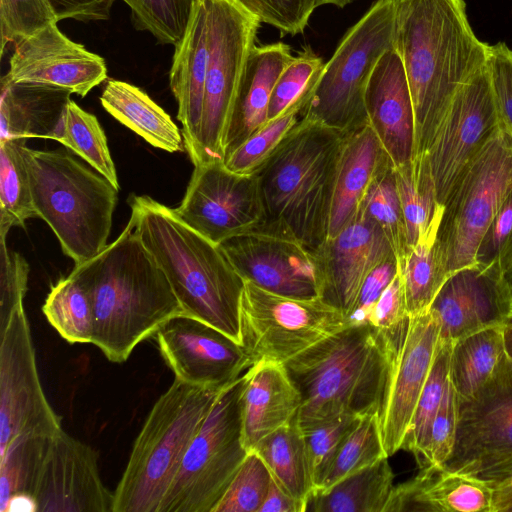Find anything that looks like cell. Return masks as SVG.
<instances>
[{"instance_id": "53", "label": "cell", "mask_w": 512, "mask_h": 512, "mask_svg": "<svg viewBox=\"0 0 512 512\" xmlns=\"http://www.w3.org/2000/svg\"><path fill=\"white\" fill-rule=\"evenodd\" d=\"M458 407L459 401L449 378L432 424L426 465L443 467L451 457L457 438Z\"/></svg>"}, {"instance_id": "2", "label": "cell", "mask_w": 512, "mask_h": 512, "mask_svg": "<svg viewBox=\"0 0 512 512\" xmlns=\"http://www.w3.org/2000/svg\"><path fill=\"white\" fill-rule=\"evenodd\" d=\"M87 290L93 308L91 344L113 363L183 314L172 287L142 243L130 219L123 232L98 255L71 271Z\"/></svg>"}, {"instance_id": "24", "label": "cell", "mask_w": 512, "mask_h": 512, "mask_svg": "<svg viewBox=\"0 0 512 512\" xmlns=\"http://www.w3.org/2000/svg\"><path fill=\"white\" fill-rule=\"evenodd\" d=\"M368 122L394 167L415 152V116L401 58L395 48L377 62L365 91Z\"/></svg>"}, {"instance_id": "12", "label": "cell", "mask_w": 512, "mask_h": 512, "mask_svg": "<svg viewBox=\"0 0 512 512\" xmlns=\"http://www.w3.org/2000/svg\"><path fill=\"white\" fill-rule=\"evenodd\" d=\"M349 325L322 299L282 296L245 281L240 305L241 345L252 366L284 364Z\"/></svg>"}, {"instance_id": "59", "label": "cell", "mask_w": 512, "mask_h": 512, "mask_svg": "<svg viewBox=\"0 0 512 512\" xmlns=\"http://www.w3.org/2000/svg\"><path fill=\"white\" fill-rule=\"evenodd\" d=\"M475 477L483 480L492 488L512 481V458L481 470Z\"/></svg>"}, {"instance_id": "29", "label": "cell", "mask_w": 512, "mask_h": 512, "mask_svg": "<svg viewBox=\"0 0 512 512\" xmlns=\"http://www.w3.org/2000/svg\"><path fill=\"white\" fill-rule=\"evenodd\" d=\"M72 92L46 84L1 78L0 141L42 138L58 141Z\"/></svg>"}, {"instance_id": "54", "label": "cell", "mask_w": 512, "mask_h": 512, "mask_svg": "<svg viewBox=\"0 0 512 512\" xmlns=\"http://www.w3.org/2000/svg\"><path fill=\"white\" fill-rule=\"evenodd\" d=\"M409 318L403 282L398 271L376 302L368 323L389 340H395L405 333Z\"/></svg>"}, {"instance_id": "57", "label": "cell", "mask_w": 512, "mask_h": 512, "mask_svg": "<svg viewBox=\"0 0 512 512\" xmlns=\"http://www.w3.org/2000/svg\"><path fill=\"white\" fill-rule=\"evenodd\" d=\"M57 21L74 19L82 22L107 20L117 0H48Z\"/></svg>"}, {"instance_id": "21", "label": "cell", "mask_w": 512, "mask_h": 512, "mask_svg": "<svg viewBox=\"0 0 512 512\" xmlns=\"http://www.w3.org/2000/svg\"><path fill=\"white\" fill-rule=\"evenodd\" d=\"M314 253L320 272V299L346 318L369 272L395 255L380 227L360 210Z\"/></svg>"}, {"instance_id": "34", "label": "cell", "mask_w": 512, "mask_h": 512, "mask_svg": "<svg viewBox=\"0 0 512 512\" xmlns=\"http://www.w3.org/2000/svg\"><path fill=\"white\" fill-rule=\"evenodd\" d=\"M251 450L263 460L280 488L304 503L306 508V501L315 485L297 415L261 439Z\"/></svg>"}, {"instance_id": "5", "label": "cell", "mask_w": 512, "mask_h": 512, "mask_svg": "<svg viewBox=\"0 0 512 512\" xmlns=\"http://www.w3.org/2000/svg\"><path fill=\"white\" fill-rule=\"evenodd\" d=\"M347 133L302 117L253 173L264 224L315 252L328 237L338 164Z\"/></svg>"}, {"instance_id": "8", "label": "cell", "mask_w": 512, "mask_h": 512, "mask_svg": "<svg viewBox=\"0 0 512 512\" xmlns=\"http://www.w3.org/2000/svg\"><path fill=\"white\" fill-rule=\"evenodd\" d=\"M393 48L395 0H376L325 63L302 117L347 134L369 125L366 87L381 56Z\"/></svg>"}, {"instance_id": "38", "label": "cell", "mask_w": 512, "mask_h": 512, "mask_svg": "<svg viewBox=\"0 0 512 512\" xmlns=\"http://www.w3.org/2000/svg\"><path fill=\"white\" fill-rule=\"evenodd\" d=\"M25 138L0 141V232L38 217L24 157Z\"/></svg>"}, {"instance_id": "19", "label": "cell", "mask_w": 512, "mask_h": 512, "mask_svg": "<svg viewBox=\"0 0 512 512\" xmlns=\"http://www.w3.org/2000/svg\"><path fill=\"white\" fill-rule=\"evenodd\" d=\"M512 458V364L469 401L459 403L456 444L443 466L475 476L481 470Z\"/></svg>"}, {"instance_id": "64", "label": "cell", "mask_w": 512, "mask_h": 512, "mask_svg": "<svg viewBox=\"0 0 512 512\" xmlns=\"http://www.w3.org/2000/svg\"><path fill=\"white\" fill-rule=\"evenodd\" d=\"M508 319H512V296L510 298V303H509V314H508Z\"/></svg>"}, {"instance_id": "50", "label": "cell", "mask_w": 512, "mask_h": 512, "mask_svg": "<svg viewBox=\"0 0 512 512\" xmlns=\"http://www.w3.org/2000/svg\"><path fill=\"white\" fill-rule=\"evenodd\" d=\"M475 265L501 280L512 267V191L483 234Z\"/></svg>"}, {"instance_id": "17", "label": "cell", "mask_w": 512, "mask_h": 512, "mask_svg": "<svg viewBox=\"0 0 512 512\" xmlns=\"http://www.w3.org/2000/svg\"><path fill=\"white\" fill-rule=\"evenodd\" d=\"M154 338L175 378L193 386L222 389L252 366L241 344L183 314L165 322Z\"/></svg>"}, {"instance_id": "13", "label": "cell", "mask_w": 512, "mask_h": 512, "mask_svg": "<svg viewBox=\"0 0 512 512\" xmlns=\"http://www.w3.org/2000/svg\"><path fill=\"white\" fill-rule=\"evenodd\" d=\"M62 429L44 394L30 325L21 306L0 328V455L19 436H53Z\"/></svg>"}, {"instance_id": "32", "label": "cell", "mask_w": 512, "mask_h": 512, "mask_svg": "<svg viewBox=\"0 0 512 512\" xmlns=\"http://www.w3.org/2000/svg\"><path fill=\"white\" fill-rule=\"evenodd\" d=\"M503 326L478 331L454 343L450 382L459 403L474 398L507 363Z\"/></svg>"}, {"instance_id": "56", "label": "cell", "mask_w": 512, "mask_h": 512, "mask_svg": "<svg viewBox=\"0 0 512 512\" xmlns=\"http://www.w3.org/2000/svg\"><path fill=\"white\" fill-rule=\"evenodd\" d=\"M397 273L398 262L395 255L386 258L369 272L347 318L349 324L368 323L376 302Z\"/></svg>"}, {"instance_id": "51", "label": "cell", "mask_w": 512, "mask_h": 512, "mask_svg": "<svg viewBox=\"0 0 512 512\" xmlns=\"http://www.w3.org/2000/svg\"><path fill=\"white\" fill-rule=\"evenodd\" d=\"M261 23L280 32V36L302 34L306 29L316 0H235Z\"/></svg>"}, {"instance_id": "63", "label": "cell", "mask_w": 512, "mask_h": 512, "mask_svg": "<svg viewBox=\"0 0 512 512\" xmlns=\"http://www.w3.org/2000/svg\"><path fill=\"white\" fill-rule=\"evenodd\" d=\"M503 281L507 287V289L509 290L511 296H512V267L510 268V270L505 274L504 278H503Z\"/></svg>"}, {"instance_id": "37", "label": "cell", "mask_w": 512, "mask_h": 512, "mask_svg": "<svg viewBox=\"0 0 512 512\" xmlns=\"http://www.w3.org/2000/svg\"><path fill=\"white\" fill-rule=\"evenodd\" d=\"M52 436L15 438L0 455V511H35L31 500L34 481Z\"/></svg>"}, {"instance_id": "28", "label": "cell", "mask_w": 512, "mask_h": 512, "mask_svg": "<svg viewBox=\"0 0 512 512\" xmlns=\"http://www.w3.org/2000/svg\"><path fill=\"white\" fill-rule=\"evenodd\" d=\"M242 392L243 441L250 451L298 413L301 396L284 364L260 362L245 372Z\"/></svg>"}, {"instance_id": "42", "label": "cell", "mask_w": 512, "mask_h": 512, "mask_svg": "<svg viewBox=\"0 0 512 512\" xmlns=\"http://www.w3.org/2000/svg\"><path fill=\"white\" fill-rule=\"evenodd\" d=\"M58 142L80 156L119 190L118 176L104 130L93 114L83 110L73 100L66 107Z\"/></svg>"}, {"instance_id": "23", "label": "cell", "mask_w": 512, "mask_h": 512, "mask_svg": "<svg viewBox=\"0 0 512 512\" xmlns=\"http://www.w3.org/2000/svg\"><path fill=\"white\" fill-rule=\"evenodd\" d=\"M511 294L503 280L474 265L449 276L430 310L440 320V339L454 343L509 320Z\"/></svg>"}, {"instance_id": "47", "label": "cell", "mask_w": 512, "mask_h": 512, "mask_svg": "<svg viewBox=\"0 0 512 512\" xmlns=\"http://www.w3.org/2000/svg\"><path fill=\"white\" fill-rule=\"evenodd\" d=\"M272 480L263 460L250 450L213 512H259Z\"/></svg>"}, {"instance_id": "48", "label": "cell", "mask_w": 512, "mask_h": 512, "mask_svg": "<svg viewBox=\"0 0 512 512\" xmlns=\"http://www.w3.org/2000/svg\"><path fill=\"white\" fill-rule=\"evenodd\" d=\"M360 418L343 414L331 420L301 428L315 489L322 484L343 441Z\"/></svg>"}, {"instance_id": "41", "label": "cell", "mask_w": 512, "mask_h": 512, "mask_svg": "<svg viewBox=\"0 0 512 512\" xmlns=\"http://www.w3.org/2000/svg\"><path fill=\"white\" fill-rule=\"evenodd\" d=\"M359 210L380 227L397 262H402L408 254L407 235L391 160L378 170Z\"/></svg>"}, {"instance_id": "27", "label": "cell", "mask_w": 512, "mask_h": 512, "mask_svg": "<svg viewBox=\"0 0 512 512\" xmlns=\"http://www.w3.org/2000/svg\"><path fill=\"white\" fill-rule=\"evenodd\" d=\"M294 57L291 47L283 42L252 48L225 133L224 159L268 121L273 88Z\"/></svg>"}, {"instance_id": "11", "label": "cell", "mask_w": 512, "mask_h": 512, "mask_svg": "<svg viewBox=\"0 0 512 512\" xmlns=\"http://www.w3.org/2000/svg\"><path fill=\"white\" fill-rule=\"evenodd\" d=\"M209 58L194 165L223 161V142L261 22L235 0H207Z\"/></svg>"}, {"instance_id": "44", "label": "cell", "mask_w": 512, "mask_h": 512, "mask_svg": "<svg viewBox=\"0 0 512 512\" xmlns=\"http://www.w3.org/2000/svg\"><path fill=\"white\" fill-rule=\"evenodd\" d=\"M311 96L293 103L277 117L267 121L225 159L224 165L238 174H253L301 120Z\"/></svg>"}, {"instance_id": "7", "label": "cell", "mask_w": 512, "mask_h": 512, "mask_svg": "<svg viewBox=\"0 0 512 512\" xmlns=\"http://www.w3.org/2000/svg\"><path fill=\"white\" fill-rule=\"evenodd\" d=\"M33 203L75 265L108 244L118 189L64 151L24 148Z\"/></svg>"}, {"instance_id": "22", "label": "cell", "mask_w": 512, "mask_h": 512, "mask_svg": "<svg viewBox=\"0 0 512 512\" xmlns=\"http://www.w3.org/2000/svg\"><path fill=\"white\" fill-rule=\"evenodd\" d=\"M7 76L84 97L106 80L107 67L104 58L69 39L54 23L14 45Z\"/></svg>"}, {"instance_id": "25", "label": "cell", "mask_w": 512, "mask_h": 512, "mask_svg": "<svg viewBox=\"0 0 512 512\" xmlns=\"http://www.w3.org/2000/svg\"><path fill=\"white\" fill-rule=\"evenodd\" d=\"M209 58V18L207 0H196L184 35L175 45L169 80L178 103L177 118L182 124L185 149L195 155L203 108Z\"/></svg>"}, {"instance_id": "35", "label": "cell", "mask_w": 512, "mask_h": 512, "mask_svg": "<svg viewBox=\"0 0 512 512\" xmlns=\"http://www.w3.org/2000/svg\"><path fill=\"white\" fill-rule=\"evenodd\" d=\"M442 215L410 249L405 259L398 263L409 316L429 311L435 297L450 276L437 242Z\"/></svg>"}, {"instance_id": "39", "label": "cell", "mask_w": 512, "mask_h": 512, "mask_svg": "<svg viewBox=\"0 0 512 512\" xmlns=\"http://www.w3.org/2000/svg\"><path fill=\"white\" fill-rule=\"evenodd\" d=\"M43 314L70 344L91 343L93 308L82 283L72 274L55 283L42 307Z\"/></svg>"}, {"instance_id": "14", "label": "cell", "mask_w": 512, "mask_h": 512, "mask_svg": "<svg viewBox=\"0 0 512 512\" xmlns=\"http://www.w3.org/2000/svg\"><path fill=\"white\" fill-rule=\"evenodd\" d=\"M500 121L486 66L453 95L423 152L440 205L444 206L465 166Z\"/></svg>"}, {"instance_id": "4", "label": "cell", "mask_w": 512, "mask_h": 512, "mask_svg": "<svg viewBox=\"0 0 512 512\" xmlns=\"http://www.w3.org/2000/svg\"><path fill=\"white\" fill-rule=\"evenodd\" d=\"M402 339L391 341L370 323L349 324L284 363L301 396L300 427L380 415Z\"/></svg>"}, {"instance_id": "36", "label": "cell", "mask_w": 512, "mask_h": 512, "mask_svg": "<svg viewBox=\"0 0 512 512\" xmlns=\"http://www.w3.org/2000/svg\"><path fill=\"white\" fill-rule=\"evenodd\" d=\"M395 181L403 211L408 252L443 214L425 153L394 167Z\"/></svg>"}, {"instance_id": "45", "label": "cell", "mask_w": 512, "mask_h": 512, "mask_svg": "<svg viewBox=\"0 0 512 512\" xmlns=\"http://www.w3.org/2000/svg\"><path fill=\"white\" fill-rule=\"evenodd\" d=\"M135 29L148 31L158 43L176 45L184 35L196 0H123Z\"/></svg>"}, {"instance_id": "1", "label": "cell", "mask_w": 512, "mask_h": 512, "mask_svg": "<svg viewBox=\"0 0 512 512\" xmlns=\"http://www.w3.org/2000/svg\"><path fill=\"white\" fill-rule=\"evenodd\" d=\"M395 49L414 108L415 157L456 91L487 66L488 45L474 34L464 0H395Z\"/></svg>"}, {"instance_id": "3", "label": "cell", "mask_w": 512, "mask_h": 512, "mask_svg": "<svg viewBox=\"0 0 512 512\" xmlns=\"http://www.w3.org/2000/svg\"><path fill=\"white\" fill-rule=\"evenodd\" d=\"M135 229L165 273L183 315L241 344L240 305L245 281L218 244L149 196L129 199Z\"/></svg>"}, {"instance_id": "9", "label": "cell", "mask_w": 512, "mask_h": 512, "mask_svg": "<svg viewBox=\"0 0 512 512\" xmlns=\"http://www.w3.org/2000/svg\"><path fill=\"white\" fill-rule=\"evenodd\" d=\"M511 191L512 131L500 121L444 204L437 242L449 275L475 265L483 234Z\"/></svg>"}, {"instance_id": "43", "label": "cell", "mask_w": 512, "mask_h": 512, "mask_svg": "<svg viewBox=\"0 0 512 512\" xmlns=\"http://www.w3.org/2000/svg\"><path fill=\"white\" fill-rule=\"evenodd\" d=\"M385 457L388 456L382 443L379 415L361 417L343 441L327 476L316 489L326 491L345 477Z\"/></svg>"}, {"instance_id": "46", "label": "cell", "mask_w": 512, "mask_h": 512, "mask_svg": "<svg viewBox=\"0 0 512 512\" xmlns=\"http://www.w3.org/2000/svg\"><path fill=\"white\" fill-rule=\"evenodd\" d=\"M324 66L323 59L308 46L295 56L281 72L273 88L268 105V121L293 103L311 96Z\"/></svg>"}, {"instance_id": "33", "label": "cell", "mask_w": 512, "mask_h": 512, "mask_svg": "<svg viewBox=\"0 0 512 512\" xmlns=\"http://www.w3.org/2000/svg\"><path fill=\"white\" fill-rule=\"evenodd\" d=\"M385 457L334 484L314 489L305 512H384L394 487V473Z\"/></svg>"}, {"instance_id": "49", "label": "cell", "mask_w": 512, "mask_h": 512, "mask_svg": "<svg viewBox=\"0 0 512 512\" xmlns=\"http://www.w3.org/2000/svg\"><path fill=\"white\" fill-rule=\"evenodd\" d=\"M58 23L48 0H0L1 56L47 26Z\"/></svg>"}, {"instance_id": "60", "label": "cell", "mask_w": 512, "mask_h": 512, "mask_svg": "<svg viewBox=\"0 0 512 512\" xmlns=\"http://www.w3.org/2000/svg\"><path fill=\"white\" fill-rule=\"evenodd\" d=\"M496 507L499 512H512V481L497 486Z\"/></svg>"}, {"instance_id": "18", "label": "cell", "mask_w": 512, "mask_h": 512, "mask_svg": "<svg viewBox=\"0 0 512 512\" xmlns=\"http://www.w3.org/2000/svg\"><path fill=\"white\" fill-rule=\"evenodd\" d=\"M114 492L103 483L98 454L63 429L44 451L31 492L39 512H112Z\"/></svg>"}, {"instance_id": "62", "label": "cell", "mask_w": 512, "mask_h": 512, "mask_svg": "<svg viewBox=\"0 0 512 512\" xmlns=\"http://www.w3.org/2000/svg\"><path fill=\"white\" fill-rule=\"evenodd\" d=\"M355 0H316L317 8L322 5H334L338 8H344L346 5L354 2Z\"/></svg>"}, {"instance_id": "26", "label": "cell", "mask_w": 512, "mask_h": 512, "mask_svg": "<svg viewBox=\"0 0 512 512\" xmlns=\"http://www.w3.org/2000/svg\"><path fill=\"white\" fill-rule=\"evenodd\" d=\"M384 512H494V489L475 476L425 465L393 487Z\"/></svg>"}, {"instance_id": "10", "label": "cell", "mask_w": 512, "mask_h": 512, "mask_svg": "<svg viewBox=\"0 0 512 512\" xmlns=\"http://www.w3.org/2000/svg\"><path fill=\"white\" fill-rule=\"evenodd\" d=\"M245 373L224 387L188 447L158 512H213L248 454L242 432Z\"/></svg>"}, {"instance_id": "15", "label": "cell", "mask_w": 512, "mask_h": 512, "mask_svg": "<svg viewBox=\"0 0 512 512\" xmlns=\"http://www.w3.org/2000/svg\"><path fill=\"white\" fill-rule=\"evenodd\" d=\"M174 210L188 226L218 245L265 220L255 174L232 172L223 161L194 165L183 200Z\"/></svg>"}, {"instance_id": "55", "label": "cell", "mask_w": 512, "mask_h": 512, "mask_svg": "<svg viewBox=\"0 0 512 512\" xmlns=\"http://www.w3.org/2000/svg\"><path fill=\"white\" fill-rule=\"evenodd\" d=\"M487 69L501 121L512 131V50L505 43L488 45Z\"/></svg>"}, {"instance_id": "52", "label": "cell", "mask_w": 512, "mask_h": 512, "mask_svg": "<svg viewBox=\"0 0 512 512\" xmlns=\"http://www.w3.org/2000/svg\"><path fill=\"white\" fill-rule=\"evenodd\" d=\"M7 235L0 232V328L14 310L24 306L29 275V265L24 257L9 250Z\"/></svg>"}, {"instance_id": "30", "label": "cell", "mask_w": 512, "mask_h": 512, "mask_svg": "<svg viewBox=\"0 0 512 512\" xmlns=\"http://www.w3.org/2000/svg\"><path fill=\"white\" fill-rule=\"evenodd\" d=\"M387 160L390 159L370 125L348 134L338 164L327 239L355 217L371 182Z\"/></svg>"}, {"instance_id": "31", "label": "cell", "mask_w": 512, "mask_h": 512, "mask_svg": "<svg viewBox=\"0 0 512 512\" xmlns=\"http://www.w3.org/2000/svg\"><path fill=\"white\" fill-rule=\"evenodd\" d=\"M100 101L109 114L152 146L167 152L185 149L182 131L140 88L125 81L109 80Z\"/></svg>"}, {"instance_id": "40", "label": "cell", "mask_w": 512, "mask_h": 512, "mask_svg": "<svg viewBox=\"0 0 512 512\" xmlns=\"http://www.w3.org/2000/svg\"><path fill=\"white\" fill-rule=\"evenodd\" d=\"M454 342L440 339L434 360L419 397L410 430L402 449L411 452L419 467L426 465L432 424L449 381L451 354Z\"/></svg>"}, {"instance_id": "20", "label": "cell", "mask_w": 512, "mask_h": 512, "mask_svg": "<svg viewBox=\"0 0 512 512\" xmlns=\"http://www.w3.org/2000/svg\"><path fill=\"white\" fill-rule=\"evenodd\" d=\"M435 312L410 316L396 347L384 404L379 415L382 443L388 457L402 449L428 378L440 340Z\"/></svg>"}, {"instance_id": "16", "label": "cell", "mask_w": 512, "mask_h": 512, "mask_svg": "<svg viewBox=\"0 0 512 512\" xmlns=\"http://www.w3.org/2000/svg\"><path fill=\"white\" fill-rule=\"evenodd\" d=\"M219 246L244 281L290 298H320L316 255L287 232L262 223Z\"/></svg>"}, {"instance_id": "58", "label": "cell", "mask_w": 512, "mask_h": 512, "mask_svg": "<svg viewBox=\"0 0 512 512\" xmlns=\"http://www.w3.org/2000/svg\"><path fill=\"white\" fill-rule=\"evenodd\" d=\"M259 512H305V504L290 496L272 480Z\"/></svg>"}, {"instance_id": "6", "label": "cell", "mask_w": 512, "mask_h": 512, "mask_svg": "<svg viewBox=\"0 0 512 512\" xmlns=\"http://www.w3.org/2000/svg\"><path fill=\"white\" fill-rule=\"evenodd\" d=\"M223 389V388H222ZM222 389L175 378L148 413L114 491L112 512H158Z\"/></svg>"}, {"instance_id": "61", "label": "cell", "mask_w": 512, "mask_h": 512, "mask_svg": "<svg viewBox=\"0 0 512 512\" xmlns=\"http://www.w3.org/2000/svg\"><path fill=\"white\" fill-rule=\"evenodd\" d=\"M503 338L507 359L512 364V319L503 326Z\"/></svg>"}]
</instances>
